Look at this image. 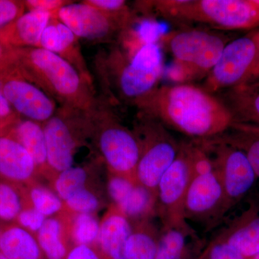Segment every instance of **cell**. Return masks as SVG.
Returning <instances> with one entry per match:
<instances>
[{"label": "cell", "mask_w": 259, "mask_h": 259, "mask_svg": "<svg viewBox=\"0 0 259 259\" xmlns=\"http://www.w3.org/2000/svg\"><path fill=\"white\" fill-rule=\"evenodd\" d=\"M70 213L66 210L47 218L35 234L45 259H66L73 246L70 236Z\"/></svg>", "instance_id": "obj_18"}, {"label": "cell", "mask_w": 259, "mask_h": 259, "mask_svg": "<svg viewBox=\"0 0 259 259\" xmlns=\"http://www.w3.org/2000/svg\"><path fill=\"white\" fill-rule=\"evenodd\" d=\"M54 18L59 19L78 38L91 41H109L116 34L123 32L115 20L83 1L71 2L61 8Z\"/></svg>", "instance_id": "obj_12"}, {"label": "cell", "mask_w": 259, "mask_h": 259, "mask_svg": "<svg viewBox=\"0 0 259 259\" xmlns=\"http://www.w3.org/2000/svg\"><path fill=\"white\" fill-rule=\"evenodd\" d=\"M251 259H259V253H258V254L255 255V256L253 257V258Z\"/></svg>", "instance_id": "obj_43"}, {"label": "cell", "mask_w": 259, "mask_h": 259, "mask_svg": "<svg viewBox=\"0 0 259 259\" xmlns=\"http://www.w3.org/2000/svg\"><path fill=\"white\" fill-rule=\"evenodd\" d=\"M47 218L32 206H25L19 213L15 223L35 236Z\"/></svg>", "instance_id": "obj_35"}, {"label": "cell", "mask_w": 259, "mask_h": 259, "mask_svg": "<svg viewBox=\"0 0 259 259\" xmlns=\"http://www.w3.org/2000/svg\"><path fill=\"white\" fill-rule=\"evenodd\" d=\"M38 175L35 162L15 140L0 134V180L28 195L27 190Z\"/></svg>", "instance_id": "obj_15"}, {"label": "cell", "mask_w": 259, "mask_h": 259, "mask_svg": "<svg viewBox=\"0 0 259 259\" xmlns=\"http://www.w3.org/2000/svg\"><path fill=\"white\" fill-rule=\"evenodd\" d=\"M21 72L61 106L93 112L100 105L92 82L68 61L40 47L16 54Z\"/></svg>", "instance_id": "obj_2"}, {"label": "cell", "mask_w": 259, "mask_h": 259, "mask_svg": "<svg viewBox=\"0 0 259 259\" xmlns=\"http://www.w3.org/2000/svg\"><path fill=\"white\" fill-rule=\"evenodd\" d=\"M39 47L54 53L72 65L92 82V76L83 59L79 38L59 19L52 17L42 32Z\"/></svg>", "instance_id": "obj_16"}, {"label": "cell", "mask_w": 259, "mask_h": 259, "mask_svg": "<svg viewBox=\"0 0 259 259\" xmlns=\"http://www.w3.org/2000/svg\"><path fill=\"white\" fill-rule=\"evenodd\" d=\"M201 146L212 153L211 158L224 193L222 215L254 185L257 177L244 153L214 139L201 141Z\"/></svg>", "instance_id": "obj_10"}, {"label": "cell", "mask_w": 259, "mask_h": 259, "mask_svg": "<svg viewBox=\"0 0 259 259\" xmlns=\"http://www.w3.org/2000/svg\"><path fill=\"white\" fill-rule=\"evenodd\" d=\"M220 238L236 248L245 258H253L259 253V217L250 218Z\"/></svg>", "instance_id": "obj_27"}, {"label": "cell", "mask_w": 259, "mask_h": 259, "mask_svg": "<svg viewBox=\"0 0 259 259\" xmlns=\"http://www.w3.org/2000/svg\"><path fill=\"white\" fill-rule=\"evenodd\" d=\"M125 248V259H156L160 233L149 221L132 224Z\"/></svg>", "instance_id": "obj_25"}, {"label": "cell", "mask_w": 259, "mask_h": 259, "mask_svg": "<svg viewBox=\"0 0 259 259\" xmlns=\"http://www.w3.org/2000/svg\"><path fill=\"white\" fill-rule=\"evenodd\" d=\"M64 202L65 210L71 213H95L101 205L100 199L88 186L75 192Z\"/></svg>", "instance_id": "obj_32"}, {"label": "cell", "mask_w": 259, "mask_h": 259, "mask_svg": "<svg viewBox=\"0 0 259 259\" xmlns=\"http://www.w3.org/2000/svg\"><path fill=\"white\" fill-rule=\"evenodd\" d=\"M228 42L226 37L218 32L186 28L161 35L158 44L173 57L170 79L186 83L205 78Z\"/></svg>", "instance_id": "obj_3"}, {"label": "cell", "mask_w": 259, "mask_h": 259, "mask_svg": "<svg viewBox=\"0 0 259 259\" xmlns=\"http://www.w3.org/2000/svg\"><path fill=\"white\" fill-rule=\"evenodd\" d=\"M93 122L91 139L108 171L136 181L141 148L134 131L100 103L93 112Z\"/></svg>", "instance_id": "obj_6"}, {"label": "cell", "mask_w": 259, "mask_h": 259, "mask_svg": "<svg viewBox=\"0 0 259 259\" xmlns=\"http://www.w3.org/2000/svg\"><path fill=\"white\" fill-rule=\"evenodd\" d=\"M52 18L48 12L30 10L0 30V42L15 47H39L45 28Z\"/></svg>", "instance_id": "obj_19"}, {"label": "cell", "mask_w": 259, "mask_h": 259, "mask_svg": "<svg viewBox=\"0 0 259 259\" xmlns=\"http://www.w3.org/2000/svg\"><path fill=\"white\" fill-rule=\"evenodd\" d=\"M192 176V144H182L176 159L163 174L157 187L156 213L163 227L188 225L185 202Z\"/></svg>", "instance_id": "obj_9"}, {"label": "cell", "mask_w": 259, "mask_h": 259, "mask_svg": "<svg viewBox=\"0 0 259 259\" xmlns=\"http://www.w3.org/2000/svg\"><path fill=\"white\" fill-rule=\"evenodd\" d=\"M69 213L70 236L73 245H97L100 221L95 213Z\"/></svg>", "instance_id": "obj_28"}, {"label": "cell", "mask_w": 259, "mask_h": 259, "mask_svg": "<svg viewBox=\"0 0 259 259\" xmlns=\"http://www.w3.org/2000/svg\"><path fill=\"white\" fill-rule=\"evenodd\" d=\"M238 148L245 153L259 177V125L235 122L224 134L213 139Z\"/></svg>", "instance_id": "obj_23"}, {"label": "cell", "mask_w": 259, "mask_h": 259, "mask_svg": "<svg viewBox=\"0 0 259 259\" xmlns=\"http://www.w3.org/2000/svg\"><path fill=\"white\" fill-rule=\"evenodd\" d=\"M0 252L7 259H45L35 235L15 222L0 226Z\"/></svg>", "instance_id": "obj_22"}, {"label": "cell", "mask_w": 259, "mask_h": 259, "mask_svg": "<svg viewBox=\"0 0 259 259\" xmlns=\"http://www.w3.org/2000/svg\"><path fill=\"white\" fill-rule=\"evenodd\" d=\"M254 37L255 42H256L258 56H257V61L256 63H255L254 69H253V73H252L251 76H250V79L248 82L259 79V31L254 32Z\"/></svg>", "instance_id": "obj_40"}, {"label": "cell", "mask_w": 259, "mask_h": 259, "mask_svg": "<svg viewBox=\"0 0 259 259\" xmlns=\"http://www.w3.org/2000/svg\"><path fill=\"white\" fill-rule=\"evenodd\" d=\"M134 104L141 115L198 141L221 136L233 122L221 99L190 83L157 87Z\"/></svg>", "instance_id": "obj_1"}, {"label": "cell", "mask_w": 259, "mask_h": 259, "mask_svg": "<svg viewBox=\"0 0 259 259\" xmlns=\"http://www.w3.org/2000/svg\"><path fill=\"white\" fill-rule=\"evenodd\" d=\"M66 259H107L97 245H74Z\"/></svg>", "instance_id": "obj_37"}, {"label": "cell", "mask_w": 259, "mask_h": 259, "mask_svg": "<svg viewBox=\"0 0 259 259\" xmlns=\"http://www.w3.org/2000/svg\"><path fill=\"white\" fill-rule=\"evenodd\" d=\"M93 112L60 106L42 123L47 144L49 177L73 166L76 149L91 138Z\"/></svg>", "instance_id": "obj_7"}, {"label": "cell", "mask_w": 259, "mask_h": 259, "mask_svg": "<svg viewBox=\"0 0 259 259\" xmlns=\"http://www.w3.org/2000/svg\"><path fill=\"white\" fill-rule=\"evenodd\" d=\"M3 55V47L2 42H0V59H1L2 56Z\"/></svg>", "instance_id": "obj_41"}, {"label": "cell", "mask_w": 259, "mask_h": 259, "mask_svg": "<svg viewBox=\"0 0 259 259\" xmlns=\"http://www.w3.org/2000/svg\"><path fill=\"white\" fill-rule=\"evenodd\" d=\"M224 193L215 169L193 174L186 195L185 213L187 218L202 219L222 215Z\"/></svg>", "instance_id": "obj_14"}, {"label": "cell", "mask_w": 259, "mask_h": 259, "mask_svg": "<svg viewBox=\"0 0 259 259\" xmlns=\"http://www.w3.org/2000/svg\"><path fill=\"white\" fill-rule=\"evenodd\" d=\"M258 56L254 32L228 42L202 88L213 94L249 81Z\"/></svg>", "instance_id": "obj_11"}, {"label": "cell", "mask_w": 259, "mask_h": 259, "mask_svg": "<svg viewBox=\"0 0 259 259\" xmlns=\"http://www.w3.org/2000/svg\"><path fill=\"white\" fill-rule=\"evenodd\" d=\"M197 259H247L221 238L214 240Z\"/></svg>", "instance_id": "obj_34"}, {"label": "cell", "mask_w": 259, "mask_h": 259, "mask_svg": "<svg viewBox=\"0 0 259 259\" xmlns=\"http://www.w3.org/2000/svg\"><path fill=\"white\" fill-rule=\"evenodd\" d=\"M71 3L66 0H28L25 2V5L30 10H39L48 12L55 17L56 13L65 5Z\"/></svg>", "instance_id": "obj_38"}, {"label": "cell", "mask_w": 259, "mask_h": 259, "mask_svg": "<svg viewBox=\"0 0 259 259\" xmlns=\"http://www.w3.org/2000/svg\"><path fill=\"white\" fill-rule=\"evenodd\" d=\"M255 3H257V5H258V10H259V0H255Z\"/></svg>", "instance_id": "obj_44"}, {"label": "cell", "mask_w": 259, "mask_h": 259, "mask_svg": "<svg viewBox=\"0 0 259 259\" xmlns=\"http://www.w3.org/2000/svg\"><path fill=\"white\" fill-rule=\"evenodd\" d=\"M134 131L141 148L136 181L157 194L159 181L176 159L181 144L167 131L166 126L141 114Z\"/></svg>", "instance_id": "obj_8"}, {"label": "cell", "mask_w": 259, "mask_h": 259, "mask_svg": "<svg viewBox=\"0 0 259 259\" xmlns=\"http://www.w3.org/2000/svg\"><path fill=\"white\" fill-rule=\"evenodd\" d=\"M163 18L175 22H194L221 30L259 26L255 0H161L148 2Z\"/></svg>", "instance_id": "obj_4"}, {"label": "cell", "mask_w": 259, "mask_h": 259, "mask_svg": "<svg viewBox=\"0 0 259 259\" xmlns=\"http://www.w3.org/2000/svg\"><path fill=\"white\" fill-rule=\"evenodd\" d=\"M106 61L107 75L111 76L120 96L133 103L157 88L164 71L157 42H146L131 57L115 51Z\"/></svg>", "instance_id": "obj_5"}, {"label": "cell", "mask_w": 259, "mask_h": 259, "mask_svg": "<svg viewBox=\"0 0 259 259\" xmlns=\"http://www.w3.org/2000/svg\"><path fill=\"white\" fill-rule=\"evenodd\" d=\"M132 223L112 204L100 221L97 246L107 259H125V248Z\"/></svg>", "instance_id": "obj_17"}, {"label": "cell", "mask_w": 259, "mask_h": 259, "mask_svg": "<svg viewBox=\"0 0 259 259\" xmlns=\"http://www.w3.org/2000/svg\"><path fill=\"white\" fill-rule=\"evenodd\" d=\"M88 179L86 168L71 166L53 178L52 190L65 202L75 192L88 187Z\"/></svg>", "instance_id": "obj_29"}, {"label": "cell", "mask_w": 259, "mask_h": 259, "mask_svg": "<svg viewBox=\"0 0 259 259\" xmlns=\"http://www.w3.org/2000/svg\"><path fill=\"white\" fill-rule=\"evenodd\" d=\"M28 197L30 204L36 210L49 218L65 210L64 201L54 190L34 182L28 187Z\"/></svg>", "instance_id": "obj_30"}, {"label": "cell", "mask_w": 259, "mask_h": 259, "mask_svg": "<svg viewBox=\"0 0 259 259\" xmlns=\"http://www.w3.org/2000/svg\"><path fill=\"white\" fill-rule=\"evenodd\" d=\"M9 136L25 148L35 162L38 175L49 177L47 144L42 124L23 119L13 123L10 131L3 134Z\"/></svg>", "instance_id": "obj_20"}, {"label": "cell", "mask_w": 259, "mask_h": 259, "mask_svg": "<svg viewBox=\"0 0 259 259\" xmlns=\"http://www.w3.org/2000/svg\"><path fill=\"white\" fill-rule=\"evenodd\" d=\"M0 85L2 93L10 105L25 119L42 124L57 110L55 100L27 79L22 72L19 76L0 80Z\"/></svg>", "instance_id": "obj_13"}, {"label": "cell", "mask_w": 259, "mask_h": 259, "mask_svg": "<svg viewBox=\"0 0 259 259\" xmlns=\"http://www.w3.org/2000/svg\"><path fill=\"white\" fill-rule=\"evenodd\" d=\"M12 115V107L10 102L0 90V120H5Z\"/></svg>", "instance_id": "obj_39"}, {"label": "cell", "mask_w": 259, "mask_h": 259, "mask_svg": "<svg viewBox=\"0 0 259 259\" xmlns=\"http://www.w3.org/2000/svg\"><path fill=\"white\" fill-rule=\"evenodd\" d=\"M221 100L233 121L259 125V79L223 92Z\"/></svg>", "instance_id": "obj_21"}, {"label": "cell", "mask_w": 259, "mask_h": 259, "mask_svg": "<svg viewBox=\"0 0 259 259\" xmlns=\"http://www.w3.org/2000/svg\"><path fill=\"white\" fill-rule=\"evenodd\" d=\"M157 194L141 184L136 183L119 205L120 212L134 224L149 221L156 213Z\"/></svg>", "instance_id": "obj_24"}, {"label": "cell", "mask_w": 259, "mask_h": 259, "mask_svg": "<svg viewBox=\"0 0 259 259\" xmlns=\"http://www.w3.org/2000/svg\"><path fill=\"white\" fill-rule=\"evenodd\" d=\"M31 205L28 196L13 186L0 180V220L15 222L25 206Z\"/></svg>", "instance_id": "obj_31"}, {"label": "cell", "mask_w": 259, "mask_h": 259, "mask_svg": "<svg viewBox=\"0 0 259 259\" xmlns=\"http://www.w3.org/2000/svg\"><path fill=\"white\" fill-rule=\"evenodd\" d=\"M23 7L18 2L0 0V30L23 15Z\"/></svg>", "instance_id": "obj_36"}, {"label": "cell", "mask_w": 259, "mask_h": 259, "mask_svg": "<svg viewBox=\"0 0 259 259\" xmlns=\"http://www.w3.org/2000/svg\"><path fill=\"white\" fill-rule=\"evenodd\" d=\"M192 230L185 226L163 227L160 233L156 259H187Z\"/></svg>", "instance_id": "obj_26"}, {"label": "cell", "mask_w": 259, "mask_h": 259, "mask_svg": "<svg viewBox=\"0 0 259 259\" xmlns=\"http://www.w3.org/2000/svg\"><path fill=\"white\" fill-rule=\"evenodd\" d=\"M137 181L109 172L107 190L112 204L119 205L131 192Z\"/></svg>", "instance_id": "obj_33"}, {"label": "cell", "mask_w": 259, "mask_h": 259, "mask_svg": "<svg viewBox=\"0 0 259 259\" xmlns=\"http://www.w3.org/2000/svg\"><path fill=\"white\" fill-rule=\"evenodd\" d=\"M0 259H7L5 258L4 255H3V253H2L1 252H0Z\"/></svg>", "instance_id": "obj_42"}]
</instances>
